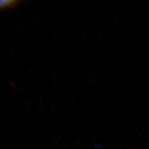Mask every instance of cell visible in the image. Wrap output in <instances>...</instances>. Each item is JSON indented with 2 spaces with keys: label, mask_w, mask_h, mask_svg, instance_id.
Returning <instances> with one entry per match:
<instances>
[{
  "label": "cell",
  "mask_w": 149,
  "mask_h": 149,
  "mask_svg": "<svg viewBox=\"0 0 149 149\" xmlns=\"http://www.w3.org/2000/svg\"><path fill=\"white\" fill-rule=\"evenodd\" d=\"M22 0H0V10L12 8L18 5Z\"/></svg>",
  "instance_id": "cell-1"
}]
</instances>
